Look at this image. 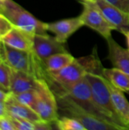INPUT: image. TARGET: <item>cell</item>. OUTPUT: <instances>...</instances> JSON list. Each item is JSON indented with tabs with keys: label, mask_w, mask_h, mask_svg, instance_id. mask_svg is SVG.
I'll return each instance as SVG.
<instances>
[{
	"label": "cell",
	"mask_w": 129,
	"mask_h": 130,
	"mask_svg": "<svg viewBox=\"0 0 129 130\" xmlns=\"http://www.w3.org/2000/svg\"><path fill=\"white\" fill-rule=\"evenodd\" d=\"M108 45V59L114 68L129 75V50L120 46L112 36L106 40Z\"/></svg>",
	"instance_id": "obj_10"
},
{
	"label": "cell",
	"mask_w": 129,
	"mask_h": 130,
	"mask_svg": "<svg viewBox=\"0 0 129 130\" xmlns=\"http://www.w3.org/2000/svg\"><path fill=\"white\" fill-rule=\"evenodd\" d=\"M80 2L83 5V10L80 16L84 26L95 30L106 40L110 37L114 28L105 18L95 3Z\"/></svg>",
	"instance_id": "obj_6"
},
{
	"label": "cell",
	"mask_w": 129,
	"mask_h": 130,
	"mask_svg": "<svg viewBox=\"0 0 129 130\" xmlns=\"http://www.w3.org/2000/svg\"><path fill=\"white\" fill-rule=\"evenodd\" d=\"M10 93H11V92L5 91H3V90H1V89H0V101H5L6 99L8 98Z\"/></svg>",
	"instance_id": "obj_24"
},
{
	"label": "cell",
	"mask_w": 129,
	"mask_h": 130,
	"mask_svg": "<svg viewBox=\"0 0 129 130\" xmlns=\"http://www.w3.org/2000/svg\"><path fill=\"white\" fill-rule=\"evenodd\" d=\"M108 87L110 91L111 98L114 108L124 126L128 128L129 125V102L125 98L124 92L107 80ZM129 129V128H128Z\"/></svg>",
	"instance_id": "obj_14"
},
{
	"label": "cell",
	"mask_w": 129,
	"mask_h": 130,
	"mask_svg": "<svg viewBox=\"0 0 129 130\" xmlns=\"http://www.w3.org/2000/svg\"><path fill=\"white\" fill-rule=\"evenodd\" d=\"M102 74L115 87L123 92L129 93L128 74L114 67L112 69L103 68Z\"/></svg>",
	"instance_id": "obj_15"
},
{
	"label": "cell",
	"mask_w": 129,
	"mask_h": 130,
	"mask_svg": "<svg viewBox=\"0 0 129 130\" xmlns=\"http://www.w3.org/2000/svg\"><path fill=\"white\" fill-rule=\"evenodd\" d=\"M75 58L68 52L54 54L42 60L43 67L46 72H53L59 70L75 61Z\"/></svg>",
	"instance_id": "obj_16"
},
{
	"label": "cell",
	"mask_w": 129,
	"mask_h": 130,
	"mask_svg": "<svg viewBox=\"0 0 129 130\" xmlns=\"http://www.w3.org/2000/svg\"><path fill=\"white\" fill-rule=\"evenodd\" d=\"M83 26H84V24L80 15L46 23L47 31L52 33L59 41L65 43L71 35Z\"/></svg>",
	"instance_id": "obj_9"
},
{
	"label": "cell",
	"mask_w": 129,
	"mask_h": 130,
	"mask_svg": "<svg viewBox=\"0 0 129 130\" xmlns=\"http://www.w3.org/2000/svg\"><path fill=\"white\" fill-rule=\"evenodd\" d=\"M103 66L97 55L75 59L68 66L53 72H46V80L49 85L68 86L75 84L89 72L101 73Z\"/></svg>",
	"instance_id": "obj_1"
},
{
	"label": "cell",
	"mask_w": 129,
	"mask_h": 130,
	"mask_svg": "<svg viewBox=\"0 0 129 130\" xmlns=\"http://www.w3.org/2000/svg\"><path fill=\"white\" fill-rule=\"evenodd\" d=\"M0 13L7 17L14 27L29 34L33 35L48 34L46 23L36 18L31 13L13 0H5Z\"/></svg>",
	"instance_id": "obj_4"
},
{
	"label": "cell",
	"mask_w": 129,
	"mask_h": 130,
	"mask_svg": "<svg viewBox=\"0 0 129 130\" xmlns=\"http://www.w3.org/2000/svg\"><path fill=\"white\" fill-rule=\"evenodd\" d=\"M33 37L34 35L14 27L3 38L1 39V40L11 47L33 52Z\"/></svg>",
	"instance_id": "obj_11"
},
{
	"label": "cell",
	"mask_w": 129,
	"mask_h": 130,
	"mask_svg": "<svg viewBox=\"0 0 129 130\" xmlns=\"http://www.w3.org/2000/svg\"><path fill=\"white\" fill-rule=\"evenodd\" d=\"M125 38H126V43H127V49L129 50V30L128 32H126L125 34Z\"/></svg>",
	"instance_id": "obj_25"
},
{
	"label": "cell",
	"mask_w": 129,
	"mask_h": 130,
	"mask_svg": "<svg viewBox=\"0 0 129 130\" xmlns=\"http://www.w3.org/2000/svg\"><path fill=\"white\" fill-rule=\"evenodd\" d=\"M0 130H15L8 114L0 117Z\"/></svg>",
	"instance_id": "obj_23"
},
{
	"label": "cell",
	"mask_w": 129,
	"mask_h": 130,
	"mask_svg": "<svg viewBox=\"0 0 129 130\" xmlns=\"http://www.w3.org/2000/svg\"><path fill=\"white\" fill-rule=\"evenodd\" d=\"M13 27L14 25L8 18L0 13V40L3 38Z\"/></svg>",
	"instance_id": "obj_21"
},
{
	"label": "cell",
	"mask_w": 129,
	"mask_h": 130,
	"mask_svg": "<svg viewBox=\"0 0 129 130\" xmlns=\"http://www.w3.org/2000/svg\"><path fill=\"white\" fill-rule=\"evenodd\" d=\"M5 105L8 114L10 116L28 120L34 123L43 121L31 107L18 101L11 93L6 99Z\"/></svg>",
	"instance_id": "obj_12"
},
{
	"label": "cell",
	"mask_w": 129,
	"mask_h": 130,
	"mask_svg": "<svg viewBox=\"0 0 129 130\" xmlns=\"http://www.w3.org/2000/svg\"><path fill=\"white\" fill-rule=\"evenodd\" d=\"M54 124L56 129L60 130H86L80 122L65 116H59Z\"/></svg>",
	"instance_id": "obj_17"
},
{
	"label": "cell",
	"mask_w": 129,
	"mask_h": 130,
	"mask_svg": "<svg viewBox=\"0 0 129 130\" xmlns=\"http://www.w3.org/2000/svg\"><path fill=\"white\" fill-rule=\"evenodd\" d=\"M59 116L75 119L86 130H128L87 111L67 95L56 96Z\"/></svg>",
	"instance_id": "obj_2"
},
{
	"label": "cell",
	"mask_w": 129,
	"mask_h": 130,
	"mask_svg": "<svg viewBox=\"0 0 129 130\" xmlns=\"http://www.w3.org/2000/svg\"><path fill=\"white\" fill-rule=\"evenodd\" d=\"M129 14V0H105Z\"/></svg>",
	"instance_id": "obj_22"
},
{
	"label": "cell",
	"mask_w": 129,
	"mask_h": 130,
	"mask_svg": "<svg viewBox=\"0 0 129 130\" xmlns=\"http://www.w3.org/2000/svg\"><path fill=\"white\" fill-rule=\"evenodd\" d=\"M36 91L38 98L33 110L43 121L54 124L59 117L55 94L44 78H38Z\"/></svg>",
	"instance_id": "obj_5"
},
{
	"label": "cell",
	"mask_w": 129,
	"mask_h": 130,
	"mask_svg": "<svg viewBox=\"0 0 129 130\" xmlns=\"http://www.w3.org/2000/svg\"><path fill=\"white\" fill-rule=\"evenodd\" d=\"M97 0H79V2H85L88 3H95Z\"/></svg>",
	"instance_id": "obj_27"
},
{
	"label": "cell",
	"mask_w": 129,
	"mask_h": 130,
	"mask_svg": "<svg viewBox=\"0 0 129 130\" xmlns=\"http://www.w3.org/2000/svg\"><path fill=\"white\" fill-rule=\"evenodd\" d=\"M12 69L3 60L0 62V85L10 91Z\"/></svg>",
	"instance_id": "obj_19"
},
{
	"label": "cell",
	"mask_w": 129,
	"mask_h": 130,
	"mask_svg": "<svg viewBox=\"0 0 129 130\" xmlns=\"http://www.w3.org/2000/svg\"><path fill=\"white\" fill-rule=\"evenodd\" d=\"M2 60V57H0V62H1Z\"/></svg>",
	"instance_id": "obj_30"
},
{
	"label": "cell",
	"mask_w": 129,
	"mask_h": 130,
	"mask_svg": "<svg viewBox=\"0 0 129 130\" xmlns=\"http://www.w3.org/2000/svg\"><path fill=\"white\" fill-rule=\"evenodd\" d=\"M2 54H3V43L0 40V57L2 58Z\"/></svg>",
	"instance_id": "obj_26"
},
{
	"label": "cell",
	"mask_w": 129,
	"mask_h": 130,
	"mask_svg": "<svg viewBox=\"0 0 129 130\" xmlns=\"http://www.w3.org/2000/svg\"><path fill=\"white\" fill-rule=\"evenodd\" d=\"M0 89H1V90H3V91H7L5 88H3L1 85H0ZM8 92H10V91H8Z\"/></svg>",
	"instance_id": "obj_29"
},
{
	"label": "cell",
	"mask_w": 129,
	"mask_h": 130,
	"mask_svg": "<svg viewBox=\"0 0 129 130\" xmlns=\"http://www.w3.org/2000/svg\"><path fill=\"white\" fill-rule=\"evenodd\" d=\"M33 52L43 60L54 54L68 52L65 43L59 41L56 37L46 34H35L33 37Z\"/></svg>",
	"instance_id": "obj_7"
},
{
	"label": "cell",
	"mask_w": 129,
	"mask_h": 130,
	"mask_svg": "<svg viewBox=\"0 0 129 130\" xmlns=\"http://www.w3.org/2000/svg\"><path fill=\"white\" fill-rule=\"evenodd\" d=\"M5 2V0H0V12L2 10V8L4 6V4Z\"/></svg>",
	"instance_id": "obj_28"
},
{
	"label": "cell",
	"mask_w": 129,
	"mask_h": 130,
	"mask_svg": "<svg viewBox=\"0 0 129 130\" xmlns=\"http://www.w3.org/2000/svg\"><path fill=\"white\" fill-rule=\"evenodd\" d=\"M95 5L99 8L105 18L114 30L125 34L129 30V14L108 3L105 0H97Z\"/></svg>",
	"instance_id": "obj_8"
},
{
	"label": "cell",
	"mask_w": 129,
	"mask_h": 130,
	"mask_svg": "<svg viewBox=\"0 0 129 130\" xmlns=\"http://www.w3.org/2000/svg\"><path fill=\"white\" fill-rule=\"evenodd\" d=\"M14 98L20 101L21 103L31 107L33 110V107L36 103L38 94L36 89H30L17 94H13Z\"/></svg>",
	"instance_id": "obj_18"
},
{
	"label": "cell",
	"mask_w": 129,
	"mask_h": 130,
	"mask_svg": "<svg viewBox=\"0 0 129 130\" xmlns=\"http://www.w3.org/2000/svg\"><path fill=\"white\" fill-rule=\"evenodd\" d=\"M128 128H129V125H128Z\"/></svg>",
	"instance_id": "obj_31"
},
{
	"label": "cell",
	"mask_w": 129,
	"mask_h": 130,
	"mask_svg": "<svg viewBox=\"0 0 129 130\" xmlns=\"http://www.w3.org/2000/svg\"><path fill=\"white\" fill-rule=\"evenodd\" d=\"M11 120L15 130H36V123L28 120L8 115Z\"/></svg>",
	"instance_id": "obj_20"
},
{
	"label": "cell",
	"mask_w": 129,
	"mask_h": 130,
	"mask_svg": "<svg viewBox=\"0 0 129 130\" xmlns=\"http://www.w3.org/2000/svg\"><path fill=\"white\" fill-rule=\"evenodd\" d=\"M38 78L35 75L12 69L10 92L17 94L30 89H36Z\"/></svg>",
	"instance_id": "obj_13"
},
{
	"label": "cell",
	"mask_w": 129,
	"mask_h": 130,
	"mask_svg": "<svg viewBox=\"0 0 129 130\" xmlns=\"http://www.w3.org/2000/svg\"><path fill=\"white\" fill-rule=\"evenodd\" d=\"M86 78L90 85L94 100L101 113L110 122L128 130V128L122 123L114 108L107 79L101 73L90 72L86 74Z\"/></svg>",
	"instance_id": "obj_3"
}]
</instances>
